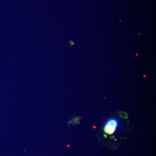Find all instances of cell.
Returning a JSON list of instances; mask_svg holds the SVG:
<instances>
[{
    "mask_svg": "<svg viewBox=\"0 0 156 156\" xmlns=\"http://www.w3.org/2000/svg\"><path fill=\"white\" fill-rule=\"evenodd\" d=\"M118 126V121L116 119H111L106 121L104 131L106 134L111 135L116 130Z\"/></svg>",
    "mask_w": 156,
    "mask_h": 156,
    "instance_id": "1",
    "label": "cell"
},
{
    "mask_svg": "<svg viewBox=\"0 0 156 156\" xmlns=\"http://www.w3.org/2000/svg\"><path fill=\"white\" fill-rule=\"evenodd\" d=\"M119 115L120 116L123 118V119H126L128 118V115L125 112L121 111L119 112Z\"/></svg>",
    "mask_w": 156,
    "mask_h": 156,
    "instance_id": "2",
    "label": "cell"
}]
</instances>
